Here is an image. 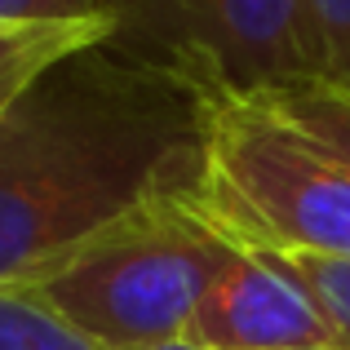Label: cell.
Segmentation results:
<instances>
[{"instance_id":"1","label":"cell","mask_w":350,"mask_h":350,"mask_svg":"<svg viewBox=\"0 0 350 350\" xmlns=\"http://www.w3.org/2000/svg\"><path fill=\"white\" fill-rule=\"evenodd\" d=\"M200 187V98L111 40L62 53L0 120V288Z\"/></svg>"},{"instance_id":"2","label":"cell","mask_w":350,"mask_h":350,"mask_svg":"<svg viewBox=\"0 0 350 350\" xmlns=\"http://www.w3.org/2000/svg\"><path fill=\"white\" fill-rule=\"evenodd\" d=\"M196 200L231 244L350 257V164L262 94L200 98Z\"/></svg>"},{"instance_id":"3","label":"cell","mask_w":350,"mask_h":350,"mask_svg":"<svg viewBox=\"0 0 350 350\" xmlns=\"http://www.w3.org/2000/svg\"><path fill=\"white\" fill-rule=\"evenodd\" d=\"M231 253L235 244L204 217L196 191H178L103 226L27 288L103 350H137L187 337Z\"/></svg>"},{"instance_id":"4","label":"cell","mask_w":350,"mask_h":350,"mask_svg":"<svg viewBox=\"0 0 350 350\" xmlns=\"http://www.w3.org/2000/svg\"><path fill=\"white\" fill-rule=\"evenodd\" d=\"M107 14L116 49L196 98L271 94L319 76L306 0H107Z\"/></svg>"},{"instance_id":"5","label":"cell","mask_w":350,"mask_h":350,"mask_svg":"<svg viewBox=\"0 0 350 350\" xmlns=\"http://www.w3.org/2000/svg\"><path fill=\"white\" fill-rule=\"evenodd\" d=\"M187 342L204 350H297L337 342V333L280 257L235 244L191 315Z\"/></svg>"},{"instance_id":"6","label":"cell","mask_w":350,"mask_h":350,"mask_svg":"<svg viewBox=\"0 0 350 350\" xmlns=\"http://www.w3.org/2000/svg\"><path fill=\"white\" fill-rule=\"evenodd\" d=\"M111 36V14L85 18V23H44V27H23L9 44H0V120L9 107L27 94L36 76L62 53H76L85 44H98Z\"/></svg>"},{"instance_id":"7","label":"cell","mask_w":350,"mask_h":350,"mask_svg":"<svg viewBox=\"0 0 350 350\" xmlns=\"http://www.w3.org/2000/svg\"><path fill=\"white\" fill-rule=\"evenodd\" d=\"M262 98H271L301 133H310L315 142H324L333 155H342L350 164V85H333L324 76H310V80L280 85Z\"/></svg>"},{"instance_id":"8","label":"cell","mask_w":350,"mask_h":350,"mask_svg":"<svg viewBox=\"0 0 350 350\" xmlns=\"http://www.w3.org/2000/svg\"><path fill=\"white\" fill-rule=\"evenodd\" d=\"M0 350H103L31 288H0Z\"/></svg>"},{"instance_id":"9","label":"cell","mask_w":350,"mask_h":350,"mask_svg":"<svg viewBox=\"0 0 350 350\" xmlns=\"http://www.w3.org/2000/svg\"><path fill=\"white\" fill-rule=\"evenodd\" d=\"M275 257L315 297V306L333 324L337 342H350V257H315V253H275Z\"/></svg>"},{"instance_id":"10","label":"cell","mask_w":350,"mask_h":350,"mask_svg":"<svg viewBox=\"0 0 350 350\" xmlns=\"http://www.w3.org/2000/svg\"><path fill=\"white\" fill-rule=\"evenodd\" d=\"M306 23L319 49V76L350 85V0H306Z\"/></svg>"},{"instance_id":"11","label":"cell","mask_w":350,"mask_h":350,"mask_svg":"<svg viewBox=\"0 0 350 350\" xmlns=\"http://www.w3.org/2000/svg\"><path fill=\"white\" fill-rule=\"evenodd\" d=\"M107 0H0V27H44L103 18Z\"/></svg>"},{"instance_id":"12","label":"cell","mask_w":350,"mask_h":350,"mask_svg":"<svg viewBox=\"0 0 350 350\" xmlns=\"http://www.w3.org/2000/svg\"><path fill=\"white\" fill-rule=\"evenodd\" d=\"M137 350H204L196 342H187V337H178V342H160V346H137Z\"/></svg>"},{"instance_id":"13","label":"cell","mask_w":350,"mask_h":350,"mask_svg":"<svg viewBox=\"0 0 350 350\" xmlns=\"http://www.w3.org/2000/svg\"><path fill=\"white\" fill-rule=\"evenodd\" d=\"M297 350H350V342H319V346H297Z\"/></svg>"},{"instance_id":"14","label":"cell","mask_w":350,"mask_h":350,"mask_svg":"<svg viewBox=\"0 0 350 350\" xmlns=\"http://www.w3.org/2000/svg\"><path fill=\"white\" fill-rule=\"evenodd\" d=\"M18 31H23V27H0V44H9V40H14Z\"/></svg>"}]
</instances>
